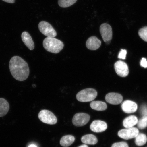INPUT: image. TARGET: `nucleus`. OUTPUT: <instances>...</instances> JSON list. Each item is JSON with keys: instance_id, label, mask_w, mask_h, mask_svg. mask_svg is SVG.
Wrapping results in <instances>:
<instances>
[{"instance_id": "nucleus-1", "label": "nucleus", "mask_w": 147, "mask_h": 147, "mask_svg": "<svg viewBox=\"0 0 147 147\" xmlns=\"http://www.w3.org/2000/svg\"><path fill=\"white\" fill-rule=\"evenodd\" d=\"M9 68L13 77L20 81L26 80L30 73L27 62L18 56H14L11 58L9 62Z\"/></svg>"}, {"instance_id": "nucleus-2", "label": "nucleus", "mask_w": 147, "mask_h": 147, "mask_svg": "<svg viewBox=\"0 0 147 147\" xmlns=\"http://www.w3.org/2000/svg\"><path fill=\"white\" fill-rule=\"evenodd\" d=\"M61 41L55 38H46L43 41V46L46 50L54 54L59 53L64 47Z\"/></svg>"}, {"instance_id": "nucleus-3", "label": "nucleus", "mask_w": 147, "mask_h": 147, "mask_svg": "<svg viewBox=\"0 0 147 147\" xmlns=\"http://www.w3.org/2000/svg\"><path fill=\"white\" fill-rule=\"evenodd\" d=\"M97 95L96 90L93 88H87L79 92L76 95V98L79 102H89L94 100Z\"/></svg>"}, {"instance_id": "nucleus-4", "label": "nucleus", "mask_w": 147, "mask_h": 147, "mask_svg": "<svg viewBox=\"0 0 147 147\" xmlns=\"http://www.w3.org/2000/svg\"><path fill=\"white\" fill-rule=\"evenodd\" d=\"M38 117L42 122L48 124H56L57 121L54 114L47 110H41L38 113Z\"/></svg>"}, {"instance_id": "nucleus-5", "label": "nucleus", "mask_w": 147, "mask_h": 147, "mask_svg": "<svg viewBox=\"0 0 147 147\" xmlns=\"http://www.w3.org/2000/svg\"><path fill=\"white\" fill-rule=\"evenodd\" d=\"M38 27L40 32L47 37L55 38L57 36L56 30L47 22L45 21L40 22Z\"/></svg>"}, {"instance_id": "nucleus-6", "label": "nucleus", "mask_w": 147, "mask_h": 147, "mask_svg": "<svg viewBox=\"0 0 147 147\" xmlns=\"http://www.w3.org/2000/svg\"><path fill=\"white\" fill-rule=\"evenodd\" d=\"M90 115L84 113H78L76 114L73 117L72 123L74 125L77 127L85 125L89 122Z\"/></svg>"}, {"instance_id": "nucleus-7", "label": "nucleus", "mask_w": 147, "mask_h": 147, "mask_svg": "<svg viewBox=\"0 0 147 147\" xmlns=\"http://www.w3.org/2000/svg\"><path fill=\"white\" fill-rule=\"evenodd\" d=\"M139 133V130L138 128L132 127L119 130L118 135L123 139L129 140L135 138Z\"/></svg>"}, {"instance_id": "nucleus-8", "label": "nucleus", "mask_w": 147, "mask_h": 147, "mask_svg": "<svg viewBox=\"0 0 147 147\" xmlns=\"http://www.w3.org/2000/svg\"><path fill=\"white\" fill-rule=\"evenodd\" d=\"M100 31L105 42L107 43L111 41L113 38V31L110 25L107 23L102 24L100 27Z\"/></svg>"}, {"instance_id": "nucleus-9", "label": "nucleus", "mask_w": 147, "mask_h": 147, "mask_svg": "<svg viewBox=\"0 0 147 147\" xmlns=\"http://www.w3.org/2000/svg\"><path fill=\"white\" fill-rule=\"evenodd\" d=\"M114 67L116 72L119 76L125 77L128 75V67L125 62L118 61L115 62Z\"/></svg>"}, {"instance_id": "nucleus-10", "label": "nucleus", "mask_w": 147, "mask_h": 147, "mask_svg": "<svg viewBox=\"0 0 147 147\" xmlns=\"http://www.w3.org/2000/svg\"><path fill=\"white\" fill-rule=\"evenodd\" d=\"M107 128V124L105 122L100 120L93 121L90 126L91 131L95 133H101L106 130Z\"/></svg>"}, {"instance_id": "nucleus-11", "label": "nucleus", "mask_w": 147, "mask_h": 147, "mask_svg": "<svg viewBox=\"0 0 147 147\" xmlns=\"http://www.w3.org/2000/svg\"><path fill=\"white\" fill-rule=\"evenodd\" d=\"M121 108L125 113H131L137 111L138 106L137 104L133 101L127 100L123 102Z\"/></svg>"}, {"instance_id": "nucleus-12", "label": "nucleus", "mask_w": 147, "mask_h": 147, "mask_svg": "<svg viewBox=\"0 0 147 147\" xmlns=\"http://www.w3.org/2000/svg\"><path fill=\"white\" fill-rule=\"evenodd\" d=\"M105 100L108 103L113 105H118L122 102L123 97L120 94L116 93H110L105 96Z\"/></svg>"}, {"instance_id": "nucleus-13", "label": "nucleus", "mask_w": 147, "mask_h": 147, "mask_svg": "<svg viewBox=\"0 0 147 147\" xmlns=\"http://www.w3.org/2000/svg\"><path fill=\"white\" fill-rule=\"evenodd\" d=\"M101 41L96 36H92L89 38L86 43V46L88 49L96 50L100 47Z\"/></svg>"}, {"instance_id": "nucleus-14", "label": "nucleus", "mask_w": 147, "mask_h": 147, "mask_svg": "<svg viewBox=\"0 0 147 147\" xmlns=\"http://www.w3.org/2000/svg\"><path fill=\"white\" fill-rule=\"evenodd\" d=\"M21 37L24 43L29 50H33L34 48V44L29 33L26 32H23L22 34Z\"/></svg>"}, {"instance_id": "nucleus-15", "label": "nucleus", "mask_w": 147, "mask_h": 147, "mask_svg": "<svg viewBox=\"0 0 147 147\" xmlns=\"http://www.w3.org/2000/svg\"><path fill=\"white\" fill-rule=\"evenodd\" d=\"M138 119L135 115H130L125 119L123 121V125L125 128L133 127L137 124Z\"/></svg>"}, {"instance_id": "nucleus-16", "label": "nucleus", "mask_w": 147, "mask_h": 147, "mask_svg": "<svg viewBox=\"0 0 147 147\" xmlns=\"http://www.w3.org/2000/svg\"><path fill=\"white\" fill-rule=\"evenodd\" d=\"M10 106L8 101L5 99L0 98V117L4 116L8 113Z\"/></svg>"}, {"instance_id": "nucleus-17", "label": "nucleus", "mask_w": 147, "mask_h": 147, "mask_svg": "<svg viewBox=\"0 0 147 147\" xmlns=\"http://www.w3.org/2000/svg\"><path fill=\"white\" fill-rule=\"evenodd\" d=\"M81 141L85 144L95 145L98 142V140L94 135L92 134H88L82 137Z\"/></svg>"}, {"instance_id": "nucleus-18", "label": "nucleus", "mask_w": 147, "mask_h": 147, "mask_svg": "<svg viewBox=\"0 0 147 147\" xmlns=\"http://www.w3.org/2000/svg\"><path fill=\"white\" fill-rule=\"evenodd\" d=\"M92 109L97 111H102L107 108V105L106 103L101 101H93L90 104Z\"/></svg>"}, {"instance_id": "nucleus-19", "label": "nucleus", "mask_w": 147, "mask_h": 147, "mask_svg": "<svg viewBox=\"0 0 147 147\" xmlns=\"http://www.w3.org/2000/svg\"><path fill=\"white\" fill-rule=\"evenodd\" d=\"M75 140V137L73 136L68 135L64 136L60 140V144L62 146L67 147L73 144Z\"/></svg>"}, {"instance_id": "nucleus-20", "label": "nucleus", "mask_w": 147, "mask_h": 147, "mask_svg": "<svg viewBox=\"0 0 147 147\" xmlns=\"http://www.w3.org/2000/svg\"><path fill=\"white\" fill-rule=\"evenodd\" d=\"M135 138V144L137 146H143L146 144L147 141V137L144 134L139 133Z\"/></svg>"}, {"instance_id": "nucleus-21", "label": "nucleus", "mask_w": 147, "mask_h": 147, "mask_svg": "<svg viewBox=\"0 0 147 147\" xmlns=\"http://www.w3.org/2000/svg\"><path fill=\"white\" fill-rule=\"evenodd\" d=\"M77 1V0H58V3L62 8H66L74 4Z\"/></svg>"}, {"instance_id": "nucleus-22", "label": "nucleus", "mask_w": 147, "mask_h": 147, "mask_svg": "<svg viewBox=\"0 0 147 147\" xmlns=\"http://www.w3.org/2000/svg\"><path fill=\"white\" fill-rule=\"evenodd\" d=\"M138 127L140 129H143L147 127V117H142V118L138 121Z\"/></svg>"}, {"instance_id": "nucleus-23", "label": "nucleus", "mask_w": 147, "mask_h": 147, "mask_svg": "<svg viewBox=\"0 0 147 147\" xmlns=\"http://www.w3.org/2000/svg\"><path fill=\"white\" fill-rule=\"evenodd\" d=\"M138 34L141 38L147 42V26L143 27L140 29Z\"/></svg>"}, {"instance_id": "nucleus-24", "label": "nucleus", "mask_w": 147, "mask_h": 147, "mask_svg": "<svg viewBox=\"0 0 147 147\" xmlns=\"http://www.w3.org/2000/svg\"><path fill=\"white\" fill-rule=\"evenodd\" d=\"M140 112L142 117H147V105H146L143 104L141 107Z\"/></svg>"}, {"instance_id": "nucleus-25", "label": "nucleus", "mask_w": 147, "mask_h": 147, "mask_svg": "<svg viewBox=\"0 0 147 147\" xmlns=\"http://www.w3.org/2000/svg\"><path fill=\"white\" fill-rule=\"evenodd\" d=\"M111 147H129V146L126 142H121L114 143Z\"/></svg>"}, {"instance_id": "nucleus-26", "label": "nucleus", "mask_w": 147, "mask_h": 147, "mask_svg": "<svg viewBox=\"0 0 147 147\" xmlns=\"http://www.w3.org/2000/svg\"><path fill=\"white\" fill-rule=\"evenodd\" d=\"M127 53V52L125 49H121L119 53L118 58L120 59H125Z\"/></svg>"}, {"instance_id": "nucleus-27", "label": "nucleus", "mask_w": 147, "mask_h": 147, "mask_svg": "<svg viewBox=\"0 0 147 147\" xmlns=\"http://www.w3.org/2000/svg\"><path fill=\"white\" fill-rule=\"evenodd\" d=\"M141 67L147 68V61L146 59L143 58L141 60L140 62Z\"/></svg>"}, {"instance_id": "nucleus-28", "label": "nucleus", "mask_w": 147, "mask_h": 147, "mask_svg": "<svg viewBox=\"0 0 147 147\" xmlns=\"http://www.w3.org/2000/svg\"><path fill=\"white\" fill-rule=\"evenodd\" d=\"M2 1L5 2L11 3H13L15 2V0H2Z\"/></svg>"}, {"instance_id": "nucleus-29", "label": "nucleus", "mask_w": 147, "mask_h": 147, "mask_svg": "<svg viewBox=\"0 0 147 147\" xmlns=\"http://www.w3.org/2000/svg\"><path fill=\"white\" fill-rule=\"evenodd\" d=\"M78 147H88V146H87V145L83 144L81 145V146H79Z\"/></svg>"}, {"instance_id": "nucleus-30", "label": "nucleus", "mask_w": 147, "mask_h": 147, "mask_svg": "<svg viewBox=\"0 0 147 147\" xmlns=\"http://www.w3.org/2000/svg\"><path fill=\"white\" fill-rule=\"evenodd\" d=\"M28 147H37L36 145H34V144H32L29 146Z\"/></svg>"}]
</instances>
